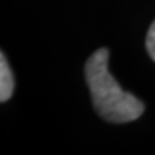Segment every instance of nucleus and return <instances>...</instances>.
<instances>
[{"label": "nucleus", "mask_w": 155, "mask_h": 155, "mask_svg": "<svg viewBox=\"0 0 155 155\" xmlns=\"http://www.w3.org/2000/svg\"><path fill=\"white\" fill-rule=\"evenodd\" d=\"M108 59V48H100L86 63V81L90 89L94 108L98 116L112 124L136 120L143 116L144 104L117 84L109 73Z\"/></svg>", "instance_id": "obj_1"}, {"label": "nucleus", "mask_w": 155, "mask_h": 155, "mask_svg": "<svg viewBox=\"0 0 155 155\" xmlns=\"http://www.w3.org/2000/svg\"><path fill=\"white\" fill-rule=\"evenodd\" d=\"M15 90V78L10 70V65L5 59V54H0V101H8Z\"/></svg>", "instance_id": "obj_2"}, {"label": "nucleus", "mask_w": 155, "mask_h": 155, "mask_svg": "<svg viewBox=\"0 0 155 155\" xmlns=\"http://www.w3.org/2000/svg\"><path fill=\"white\" fill-rule=\"evenodd\" d=\"M146 48L147 52L152 57V60L155 62V21L150 24L149 32H147V38H146Z\"/></svg>", "instance_id": "obj_3"}]
</instances>
